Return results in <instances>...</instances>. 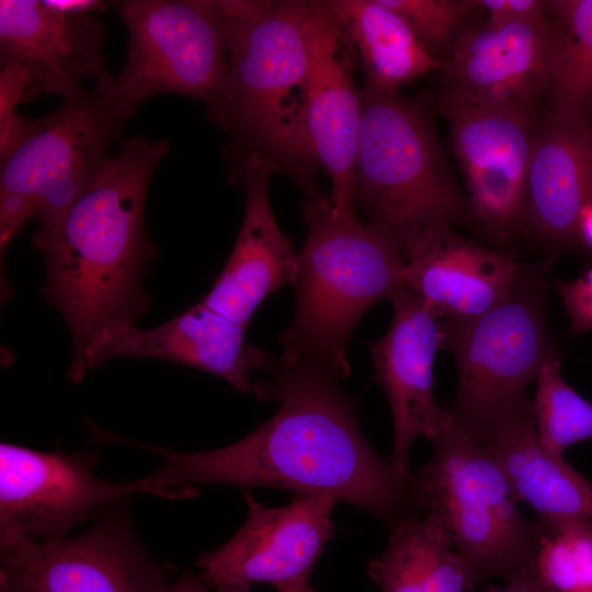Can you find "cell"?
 <instances>
[{
	"label": "cell",
	"mask_w": 592,
	"mask_h": 592,
	"mask_svg": "<svg viewBox=\"0 0 592 592\" xmlns=\"http://www.w3.org/2000/svg\"><path fill=\"white\" fill-rule=\"evenodd\" d=\"M220 3L227 18L228 71L221 99L208 116L246 158L269 159L311 193L317 190L314 166L301 129L311 1Z\"/></svg>",
	"instance_id": "cell-3"
},
{
	"label": "cell",
	"mask_w": 592,
	"mask_h": 592,
	"mask_svg": "<svg viewBox=\"0 0 592 592\" xmlns=\"http://www.w3.org/2000/svg\"><path fill=\"white\" fill-rule=\"evenodd\" d=\"M39 118L0 159V250L30 219L38 230L57 225L111 157L112 144L137 111L103 71L93 89H79Z\"/></svg>",
	"instance_id": "cell-6"
},
{
	"label": "cell",
	"mask_w": 592,
	"mask_h": 592,
	"mask_svg": "<svg viewBox=\"0 0 592 592\" xmlns=\"http://www.w3.org/2000/svg\"><path fill=\"white\" fill-rule=\"evenodd\" d=\"M542 272L523 270L511 294L485 314L443 319V348L458 375L453 425L476 442L514 420L532 415L527 385L559 358L549 333Z\"/></svg>",
	"instance_id": "cell-7"
},
{
	"label": "cell",
	"mask_w": 592,
	"mask_h": 592,
	"mask_svg": "<svg viewBox=\"0 0 592 592\" xmlns=\"http://www.w3.org/2000/svg\"><path fill=\"white\" fill-rule=\"evenodd\" d=\"M196 490L166 487L153 473L130 482H109L95 476L91 456L0 444V533L32 540L67 537L78 523L133 494L189 499Z\"/></svg>",
	"instance_id": "cell-11"
},
{
	"label": "cell",
	"mask_w": 592,
	"mask_h": 592,
	"mask_svg": "<svg viewBox=\"0 0 592 592\" xmlns=\"http://www.w3.org/2000/svg\"><path fill=\"white\" fill-rule=\"evenodd\" d=\"M537 571L553 592H592V523L540 526Z\"/></svg>",
	"instance_id": "cell-27"
},
{
	"label": "cell",
	"mask_w": 592,
	"mask_h": 592,
	"mask_svg": "<svg viewBox=\"0 0 592 592\" xmlns=\"http://www.w3.org/2000/svg\"><path fill=\"white\" fill-rule=\"evenodd\" d=\"M169 150L168 138L122 137L118 153L62 219L32 237L45 263L43 297L71 333L72 383L88 373L87 354L99 335L136 325L149 307L144 282L157 250L147 236L145 203Z\"/></svg>",
	"instance_id": "cell-2"
},
{
	"label": "cell",
	"mask_w": 592,
	"mask_h": 592,
	"mask_svg": "<svg viewBox=\"0 0 592 592\" xmlns=\"http://www.w3.org/2000/svg\"><path fill=\"white\" fill-rule=\"evenodd\" d=\"M164 592H210V591L208 590V587L202 581L201 578H197L190 570H186L174 583L168 585Z\"/></svg>",
	"instance_id": "cell-34"
},
{
	"label": "cell",
	"mask_w": 592,
	"mask_h": 592,
	"mask_svg": "<svg viewBox=\"0 0 592 592\" xmlns=\"http://www.w3.org/2000/svg\"><path fill=\"white\" fill-rule=\"evenodd\" d=\"M45 2L54 9L68 13H95L105 7V2L96 0H45Z\"/></svg>",
	"instance_id": "cell-33"
},
{
	"label": "cell",
	"mask_w": 592,
	"mask_h": 592,
	"mask_svg": "<svg viewBox=\"0 0 592 592\" xmlns=\"http://www.w3.org/2000/svg\"><path fill=\"white\" fill-rule=\"evenodd\" d=\"M502 468L516 502L537 524L592 523V482L539 441L533 415L505 423L477 442Z\"/></svg>",
	"instance_id": "cell-22"
},
{
	"label": "cell",
	"mask_w": 592,
	"mask_h": 592,
	"mask_svg": "<svg viewBox=\"0 0 592 592\" xmlns=\"http://www.w3.org/2000/svg\"><path fill=\"white\" fill-rule=\"evenodd\" d=\"M408 25L422 47L443 62L448 49L477 1L471 0H380Z\"/></svg>",
	"instance_id": "cell-28"
},
{
	"label": "cell",
	"mask_w": 592,
	"mask_h": 592,
	"mask_svg": "<svg viewBox=\"0 0 592 592\" xmlns=\"http://www.w3.org/2000/svg\"><path fill=\"white\" fill-rule=\"evenodd\" d=\"M281 592H314V590H311V588L309 585H306V587H301V588H291V589H285Z\"/></svg>",
	"instance_id": "cell-37"
},
{
	"label": "cell",
	"mask_w": 592,
	"mask_h": 592,
	"mask_svg": "<svg viewBox=\"0 0 592 592\" xmlns=\"http://www.w3.org/2000/svg\"><path fill=\"white\" fill-rule=\"evenodd\" d=\"M217 592H249L250 584L247 583H236L221 585L216 589Z\"/></svg>",
	"instance_id": "cell-36"
},
{
	"label": "cell",
	"mask_w": 592,
	"mask_h": 592,
	"mask_svg": "<svg viewBox=\"0 0 592 592\" xmlns=\"http://www.w3.org/2000/svg\"><path fill=\"white\" fill-rule=\"evenodd\" d=\"M592 203V127L551 110L534 129L526 213L543 237L568 242L579 234L582 209Z\"/></svg>",
	"instance_id": "cell-21"
},
{
	"label": "cell",
	"mask_w": 592,
	"mask_h": 592,
	"mask_svg": "<svg viewBox=\"0 0 592 592\" xmlns=\"http://www.w3.org/2000/svg\"><path fill=\"white\" fill-rule=\"evenodd\" d=\"M488 592H553L540 578L535 559L520 571L506 578L501 589H490Z\"/></svg>",
	"instance_id": "cell-32"
},
{
	"label": "cell",
	"mask_w": 592,
	"mask_h": 592,
	"mask_svg": "<svg viewBox=\"0 0 592 592\" xmlns=\"http://www.w3.org/2000/svg\"><path fill=\"white\" fill-rule=\"evenodd\" d=\"M275 164L259 155L242 163L243 218L232 251L210 291L201 299L226 318L248 326L261 303L295 283L298 253L281 230L270 202Z\"/></svg>",
	"instance_id": "cell-19"
},
{
	"label": "cell",
	"mask_w": 592,
	"mask_h": 592,
	"mask_svg": "<svg viewBox=\"0 0 592 592\" xmlns=\"http://www.w3.org/2000/svg\"><path fill=\"white\" fill-rule=\"evenodd\" d=\"M248 516L240 530L196 565L208 587L270 582L278 592L309 585L311 571L334 535L331 521L338 499L296 496L282 508H267L244 489Z\"/></svg>",
	"instance_id": "cell-12"
},
{
	"label": "cell",
	"mask_w": 592,
	"mask_h": 592,
	"mask_svg": "<svg viewBox=\"0 0 592 592\" xmlns=\"http://www.w3.org/2000/svg\"><path fill=\"white\" fill-rule=\"evenodd\" d=\"M391 323L369 345L375 379L384 388L392 413L395 470L410 476L409 449L417 436L433 441L452 424L449 410L433 395V362L443 348V318L415 292L402 287L390 298Z\"/></svg>",
	"instance_id": "cell-14"
},
{
	"label": "cell",
	"mask_w": 592,
	"mask_h": 592,
	"mask_svg": "<svg viewBox=\"0 0 592 592\" xmlns=\"http://www.w3.org/2000/svg\"><path fill=\"white\" fill-rule=\"evenodd\" d=\"M39 91L34 77L24 68L8 64L0 71V159L25 133L30 118L18 114V106Z\"/></svg>",
	"instance_id": "cell-29"
},
{
	"label": "cell",
	"mask_w": 592,
	"mask_h": 592,
	"mask_svg": "<svg viewBox=\"0 0 592 592\" xmlns=\"http://www.w3.org/2000/svg\"><path fill=\"white\" fill-rule=\"evenodd\" d=\"M549 39V19L465 27L443 59V94L533 121L547 92Z\"/></svg>",
	"instance_id": "cell-15"
},
{
	"label": "cell",
	"mask_w": 592,
	"mask_h": 592,
	"mask_svg": "<svg viewBox=\"0 0 592 592\" xmlns=\"http://www.w3.org/2000/svg\"><path fill=\"white\" fill-rule=\"evenodd\" d=\"M247 328L200 300L157 327L140 329L133 325L102 333L88 351L87 369L114 357L159 358L205 371L241 392L254 394L250 373L271 371L275 361L246 342Z\"/></svg>",
	"instance_id": "cell-17"
},
{
	"label": "cell",
	"mask_w": 592,
	"mask_h": 592,
	"mask_svg": "<svg viewBox=\"0 0 592 592\" xmlns=\"http://www.w3.org/2000/svg\"><path fill=\"white\" fill-rule=\"evenodd\" d=\"M432 443L431 460L414 475L419 500L441 516L471 585L531 563L540 528L519 511L500 465L453 424Z\"/></svg>",
	"instance_id": "cell-8"
},
{
	"label": "cell",
	"mask_w": 592,
	"mask_h": 592,
	"mask_svg": "<svg viewBox=\"0 0 592 592\" xmlns=\"http://www.w3.org/2000/svg\"><path fill=\"white\" fill-rule=\"evenodd\" d=\"M301 214L307 236L298 252L294 317L278 338L281 360H309L343 379L354 327L371 306L403 287L406 259L357 215L338 213L320 191L306 195Z\"/></svg>",
	"instance_id": "cell-4"
},
{
	"label": "cell",
	"mask_w": 592,
	"mask_h": 592,
	"mask_svg": "<svg viewBox=\"0 0 592 592\" xmlns=\"http://www.w3.org/2000/svg\"><path fill=\"white\" fill-rule=\"evenodd\" d=\"M488 13V23L525 21L542 23L548 20L547 1L540 0H479Z\"/></svg>",
	"instance_id": "cell-31"
},
{
	"label": "cell",
	"mask_w": 592,
	"mask_h": 592,
	"mask_svg": "<svg viewBox=\"0 0 592 592\" xmlns=\"http://www.w3.org/2000/svg\"><path fill=\"white\" fill-rule=\"evenodd\" d=\"M121 502L76 536L0 533V592H164L172 567L146 551Z\"/></svg>",
	"instance_id": "cell-10"
},
{
	"label": "cell",
	"mask_w": 592,
	"mask_h": 592,
	"mask_svg": "<svg viewBox=\"0 0 592 592\" xmlns=\"http://www.w3.org/2000/svg\"><path fill=\"white\" fill-rule=\"evenodd\" d=\"M255 384L276 413L240 441L205 452H177L116 434L112 443L150 452L163 460L153 473L166 487L228 483L273 487L296 496L331 494L390 526L423 511L414 475L402 476L367 443L355 401L335 373L309 360L275 362Z\"/></svg>",
	"instance_id": "cell-1"
},
{
	"label": "cell",
	"mask_w": 592,
	"mask_h": 592,
	"mask_svg": "<svg viewBox=\"0 0 592 592\" xmlns=\"http://www.w3.org/2000/svg\"><path fill=\"white\" fill-rule=\"evenodd\" d=\"M571 320L570 333L592 331V267L572 282H557Z\"/></svg>",
	"instance_id": "cell-30"
},
{
	"label": "cell",
	"mask_w": 592,
	"mask_h": 592,
	"mask_svg": "<svg viewBox=\"0 0 592 592\" xmlns=\"http://www.w3.org/2000/svg\"><path fill=\"white\" fill-rule=\"evenodd\" d=\"M523 269L505 253L466 240L449 226L425 231L406 257L403 287L443 319L478 317L505 299Z\"/></svg>",
	"instance_id": "cell-20"
},
{
	"label": "cell",
	"mask_w": 592,
	"mask_h": 592,
	"mask_svg": "<svg viewBox=\"0 0 592 592\" xmlns=\"http://www.w3.org/2000/svg\"><path fill=\"white\" fill-rule=\"evenodd\" d=\"M361 93L354 205L406 259L425 231L464 219L466 204L428 112L400 92Z\"/></svg>",
	"instance_id": "cell-5"
},
{
	"label": "cell",
	"mask_w": 592,
	"mask_h": 592,
	"mask_svg": "<svg viewBox=\"0 0 592 592\" xmlns=\"http://www.w3.org/2000/svg\"><path fill=\"white\" fill-rule=\"evenodd\" d=\"M309 73L301 116L308 158L331 181L335 210L356 216L354 168L362 118V93L354 72L356 53L327 1H311Z\"/></svg>",
	"instance_id": "cell-13"
},
{
	"label": "cell",
	"mask_w": 592,
	"mask_h": 592,
	"mask_svg": "<svg viewBox=\"0 0 592 592\" xmlns=\"http://www.w3.org/2000/svg\"><path fill=\"white\" fill-rule=\"evenodd\" d=\"M579 232L592 247V203L588 204L581 212L579 220Z\"/></svg>",
	"instance_id": "cell-35"
},
{
	"label": "cell",
	"mask_w": 592,
	"mask_h": 592,
	"mask_svg": "<svg viewBox=\"0 0 592 592\" xmlns=\"http://www.w3.org/2000/svg\"><path fill=\"white\" fill-rule=\"evenodd\" d=\"M367 573L382 592H466L473 588L434 511L392 525L387 547L368 562Z\"/></svg>",
	"instance_id": "cell-24"
},
{
	"label": "cell",
	"mask_w": 592,
	"mask_h": 592,
	"mask_svg": "<svg viewBox=\"0 0 592 592\" xmlns=\"http://www.w3.org/2000/svg\"><path fill=\"white\" fill-rule=\"evenodd\" d=\"M105 29L95 13H68L45 0L0 1V65H16L39 91L61 99L105 71Z\"/></svg>",
	"instance_id": "cell-18"
},
{
	"label": "cell",
	"mask_w": 592,
	"mask_h": 592,
	"mask_svg": "<svg viewBox=\"0 0 592 592\" xmlns=\"http://www.w3.org/2000/svg\"><path fill=\"white\" fill-rule=\"evenodd\" d=\"M439 109L448 123L474 213L494 231L509 229L526 208L533 121L443 93Z\"/></svg>",
	"instance_id": "cell-16"
},
{
	"label": "cell",
	"mask_w": 592,
	"mask_h": 592,
	"mask_svg": "<svg viewBox=\"0 0 592 592\" xmlns=\"http://www.w3.org/2000/svg\"><path fill=\"white\" fill-rule=\"evenodd\" d=\"M127 56L117 92L139 104L159 93L219 103L227 71V18L220 0H124Z\"/></svg>",
	"instance_id": "cell-9"
},
{
	"label": "cell",
	"mask_w": 592,
	"mask_h": 592,
	"mask_svg": "<svg viewBox=\"0 0 592 592\" xmlns=\"http://www.w3.org/2000/svg\"><path fill=\"white\" fill-rule=\"evenodd\" d=\"M551 110L587 121L592 111V0L547 1Z\"/></svg>",
	"instance_id": "cell-25"
},
{
	"label": "cell",
	"mask_w": 592,
	"mask_h": 592,
	"mask_svg": "<svg viewBox=\"0 0 592 592\" xmlns=\"http://www.w3.org/2000/svg\"><path fill=\"white\" fill-rule=\"evenodd\" d=\"M532 415L539 441L555 455L592 440V403L566 383L559 358L549 361L539 372Z\"/></svg>",
	"instance_id": "cell-26"
},
{
	"label": "cell",
	"mask_w": 592,
	"mask_h": 592,
	"mask_svg": "<svg viewBox=\"0 0 592 592\" xmlns=\"http://www.w3.org/2000/svg\"><path fill=\"white\" fill-rule=\"evenodd\" d=\"M327 4L355 49L364 84L399 92L403 86L443 67L380 0H328Z\"/></svg>",
	"instance_id": "cell-23"
}]
</instances>
